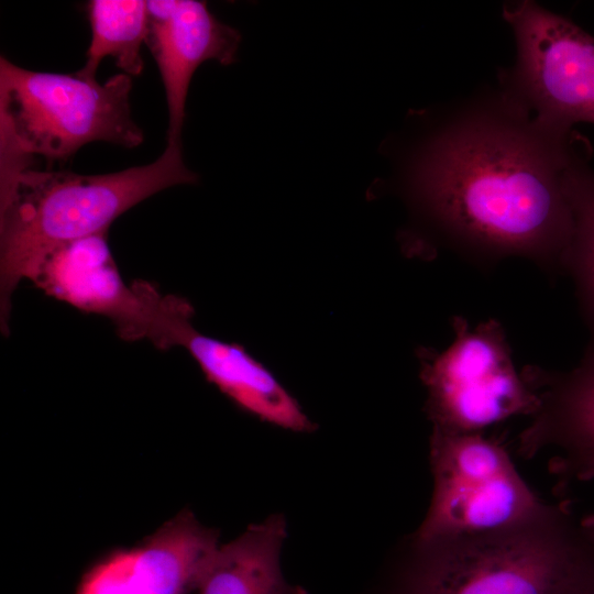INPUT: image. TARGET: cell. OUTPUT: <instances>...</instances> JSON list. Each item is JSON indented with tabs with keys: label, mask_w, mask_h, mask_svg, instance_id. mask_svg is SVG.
<instances>
[{
	"label": "cell",
	"mask_w": 594,
	"mask_h": 594,
	"mask_svg": "<svg viewBox=\"0 0 594 594\" xmlns=\"http://www.w3.org/2000/svg\"><path fill=\"white\" fill-rule=\"evenodd\" d=\"M429 128L402 188L438 244L480 266L520 256L563 272L569 178L591 160L590 141L541 123L499 84L454 101Z\"/></svg>",
	"instance_id": "obj_1"
},
{
	"label": "cell",
	"mask_w": 594,
	"mask_h": 594,
	"mask_svg": "<svg viewBox=\"0 0 594 594\" xmlns=\"http://www.w3.org/2000/svg\"><path fill=\"white\" fill-rule=\"evenodd\" d=\"M182 142H167L154 162L120 172L82 175L30 167L1 176L0 324L9 332L11 297L31 280L54 248L109 231L111 223L150 196L179 184H194Z\"/></svg>",
	"instance_id": "obj_2"
},
{
	"label": "cell",
	"mask_w": 594,
	"mask_h": 594,
	"mask_svg": "<svg viewBox=\"0 0 594 594\" xmlns=\"http://www.w3.org/2000/svg\"><path fill=\"white\" fill-rule=\"evenodd\" d=\"M405 594H573L594 544L563 503L515 527L415 542Z\"/></svg>",
	"instance_id": "obj_3"
},
{
	"label": "cell",
	"mask_w": 594,
	"mask_h": 594,
	"mask_svg": "<svg viewBox=\"0 0 594 594\" xmlns=\"http://www.w3.org/2000/svg\"><path fill=\"white\" fill-rule=\"evenodd\" d=\"M131 76L100 84L76 74L34 72L0 58L1 176L30 167L33 155L65 161L91 141L135 147Z\"/></svg>",
	"instance_id": "obj_4"
},
{
	"label": "cell",
	"mask_w": 594,
	"mask_h": 594,
	"mask_svg": "<svg viewBox=\"0 0 594 594\" xmlns=\"http://www.w3.org/2000/svg\"><path fill=\"white\" fill-rule=\"evenodd\" d=\"M452 328L447 349L418 353L433 430L476 433L516 415L531 417L539 398L524 370H516L501 322L491 318L472 328L454 316Z\"/></svg>",
	"instance_id": "obj_5"
},
{
	"label": "cell",
	"mask_w": 594,
	"mask_h": 594,
	"mask_svg": "<svg viewBox=\"0 0 594 594\" xmlns=\"http://www.w3.org/2000/svg\"><path fill=\"white\" fill-rule=\"evenodd\" d=\"M430 464L433 494L415 542L515 527L554 506L535 494L506 450L482 432L432 430Z\"/></svg>",
	"instance_id": "obj_6"
},
{
	"label": "cell",
	"mask_w": 594,
	"mask_h": 594,
	"mask_svg": "<svg viewBox=\"0 0 594 594\" xmlns=\"http://www.w3.org/2000/svg\"><path fill=\"white\" fill-rule=\"evenodd\" d=\"M503 18L516 56L499 84L543 124L594 123V36L529 0L506 2Z\"/></svg>",
	"instance_id": "obj_7"
},
{
	"label": "cell",
	"mask_w": 594,
	"mask_h": 594,
	"mask_svg": "<svg viewBox=\"0 0 594 594\" xmlns=\"http://www.w3.org/2000/svg\"><path fill=\"white\" fill-rule=\"evenodd\" d=\"M31 282L50 297L106 317L122 340H148L163 351L176 346L178 331L195 314L186 298L164 295L147 280L128 284L109 246L108 231L54 248Z\"/></svg>",
	"instance_id": "obj_8"
},
{
	"label": "cell",
	"mask_w": 594,
	"mask_h": 594,
	"mask_svg": "<svg viewBox=\"0 0 594 594\" xmlns=\"http://www.w3.org/2000/svg\"><path fill=\"white\" fill-rule=\"evenodd\" d=\"M218 539L185 509L138 546L95 563L75 594H188L198 590Z\"/></svg>",
	"instance_id": "obj_9"
},
{
	"label": "cell",
	"mask_w": 594,
	"mask_h": 594,
	"mask_svg": "<svg viewBox=\"0 0 594 594\" xmlns=\"http://www.w3.org/2000/svg\"><path fill=\"white\" fill-rule=\"evenodd\" d=\"M539 407L521 432L518 452L530 459L553 448L550 470L560 484L594 480V345L570 371L525 366Z\"/></svg>",
	"instance_id": "obj_10"
},
{
	"label": "cell",
	"mask_w": 594,
	"mask_h": 594,
	"mask_svg": "<svg viewBox=\"0 0 594 594\" xmlns=\"http://www.w3.org/2000/svg\"><path fill=\"white\" fill-rule=\"evenodd\" d=\"M146 44L157 64L168 107L167 142H182L185 103L195 70L206 61L235 62L241 34L219 21L206 2L147 1Z\"/></svg>",
	"instance_id": "obj_11"
},
{
	"label": "cell",
	"mask_w": 594,
	"mask_h": 594,
	"mask_svg": "<svg viewBox=\"0 0 594 594\" xmlns=\"http://www.w3.org/2000/svg\"><path fill=\"white\" fill-rule=\"evenodd\" d=\"M177 346L187 350L208 382L243 410L293 431H311L299 404L262 363L242 345L206 336L189 323Z\"/></svg>",
	"instance_id": "obj_12"
},
{
	"label": "cell",
	"mask_w": 594,
	"mask_h": 594,
	"mask_svg": "<svg viewBox=\"0 0 594 594\" xmlns=\"http://www.w3.org/2000/svg\"><path fill=\"white\" fill-rule=\"evenodd\" d=\"M286 521L273 515L220 546L198 587L200 594H305L280 569Z\"/></svg>",
	"instance_id": "obj_13"
},
{
	"label": "cell",
	"mask_w": 594,
	"mask_h": 594,
	"mask_svg": "<svg viewBox=\"0 0 594 594\" xmlns=\"http://www.w3.org/2000/svg\"><path fill=\"white\" fill-rule=\"evenodd\" d=\"M87 8L91 41L85 65L77 74L96 78L100 62L110 56L124 74L140 75L143 70L141 46L148 32L147 1L92 0Z\"/></svg>",
	"instance_id": "obj_14"
},
{
	"label": "cell",
	"mask_w": 594,
	"mask_h": 594,
	"mask_svg": "<svg viewBox=\"0 0 594 594\" xmlns=\"http://www.w3.org/2000/svg\"><path fill=\"white\" fill-rule=\"evenodd\" d=\"M572 233L563 272L574 284L581 315L594 345V169L590 161L576 165L569 178Z\"/></svg>",
	"instance_id": "obj_15"
},
{
	"label": "cell",
	"mask_w": 594,
	"mask_h": 594,
	"mask_svg": "<svg viewBox=\"0 0 594 594\" xmlns=\"http://www.w3.org/2000/svg\"><path fill=\"white\" fill-rule=\"evenodd\" d=\"M580 525L586 538L594 544V514L582 518Z\"/></svg>",
	"instance_id": "obj_16"
},
{
	"label": "cell",
	"mask_w": 594,
	"mask_h": 594,
	"mask_svg": "<svg viewBox=\"0 0 594 594\" xmlns=\"http://www.w3.org/2000/svg\"><path fill=\"white\" fill-rule=\"evenodd\" d=\"M573 594H594V572Z\"/></svg>",
	"instance_id": "obj_17"
}]
</instances>
